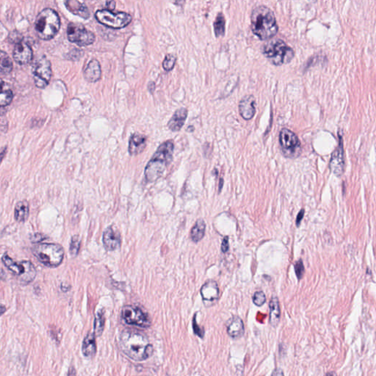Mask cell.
I'll list each match as a JSON object with an SVG mask.
<instances>
[{"mask_svg":"<svg viewBox=\"0 0 376 376\" xmlns=\"http://www.w3.org/2000/svg\"><path fill=\"white\" fill-rule=\"evenodd\" d=\"M119 345L122 351L135 361H144L153 354V346L146 337L140 333L124 331L121 334Z\"/></svg>","mask_w":376,"mask_h":376,"instance_id":"6da1fadb","label":"cell"},{"mask_svg":"<svg viewBox=\"0 0 376 376\" xmlns=\"http://www.w3.org/2000/svg\"><path fill=\"white\" fill-rule=\"evenodd\" d=\"M253 33L261 40L270 39L278 33L279 27L274 13L265 5H259L253 10L251 16Z\"/></svg>","mask_w":376,"mask_h":376,"instance_id":"7a4b0ae2","label":"cell"},{"mask_svg":"<svg viewBox=\"0 0 376 376\" xmlns=\"http://www.w3.org/2000/svg\"><path fill=\"white\" fill-rule=\"evenodd\" d=\"M174 145L172 141L162 143L145 166V178L148 182L159 179L173 159Z\"/></svg>","mask_w":376,"mask_h":376,"instance_id":"3957f363","label":"cell"},{"mask_svg":"<svg viewBox=\"0 0 376 376\" xmlns=\"http://www.w3.org/2000/svg\"><path fill=\"white\" fill-rule=\"evenodd\" d=\"M60 19L58 14L51 8H45L38 14L35 21L37 36L42 40L49 41L58 33Z\"/></svg>","mask_w":376,"mask_h":376,"instance_id":"277c9868","label":"cell"},{"mask_svg":"<svg viewBox=\"0 0 376 376\" xmlns=\"http://www.w3.org/2000/svg\"><path fill=\"white\" fill-rule=\"evenodd\" d=\"M264 55L275 66H282L289 63L293 58L294 50L283 40L273 39L266 42L262 47Z\"/></svg>","mask_w":376,"mask_h":376,"instance_id":"5b68a950","label":"cell"},{"mask_svg":"<svg viewBox=\"0 0 376 376\" xmlns=\"http://www.w3.org/2000/svg\"><path fill=\"white\" fill-rule=\"evenodd\" d=\"M33 253L39 262L49 268L58 267L64 259V250L56 243H40L33 248Z\"/></svg>","mask_w":376,"mask_h":376,"instance_id":"8992f818","label":"cell"},{"mask_svg":"<svg viewBox=\"0 0 376 376\" xmlns=\"http://www.w3.org/2000/svg\"><path fill=\"white\" fill-rule=\"evenodd\" d=\"M4 266L18 279L23 285L31 283L36 278L37 271L34 265L30 261L24 260L17 262L11 259L8 253H4L2 256Z\"/></svg>","mask_w":376,"mask_h":376,"instance_id":"52a82bcc","label":"cell"},{"mask_svg":"<svg viewBox=\"0 0 376 376\" xmlns=\"http://www.w3.org/2000/svg\"><path fill=\"white\" fill-rule=\"evenodd\" d=\"M95 17L100 24L113 29L124 28L132 21V17L126 13L114 14L106 9L96 11Z\"/></svg>","mask_w":376,"mask_h":376,"instance_id":"ba28073f","label":"cell"},{"mask_svg":"<svg viewBox=\"0 0 376 376\" xmlns=\"http://www.w3.org/2000/svg\"><path fill=\"white\" fill-rule=\"evenodd\" d=\"M68 39L80 47H86L93 44L96 39L95 35L88 30L83 24L70 23L68 26Z\"/></svg>","mask_w":376,"mask_h":376,"instance_id":"9c48e42d","label":"cell"},{"mask_svg":"<svg viewBox=\"0 0 376 376\" xmlns=\"http://www.w3.org/2000/svg\"><path fill=\"white\" fill-rule=\"evenodd\" d=\"M279 142L285 157L292 158L298 156L301 152V142L292 131L282 129L279 135Z\"/></svg>","mask_w":376,"mask_h":376,"instance_id":"30bf717a","label":"cell"},{"mask_svg":"<svg viewBox=\"0 0 376 376\" xmlns=\"http://www.w3.org/2000/svg\"><path fill=\"white\" fill-rule=\"evenodd\" d=\"M122 316L129 325H136L141 328H148L151 325L149 317L138 306L126 305L122 309Z\"/></svg>","mask_w":376,"mask_h":376,"instance_id":"8fae6325","label":"cell"},{"mask_svg":"<svg viewBox=\"0 0 376 376\" xmlns=\"http://www.w3.org/2000/svg\"><path fill=\"white\" fill-rule=\"evenodd\" d=\"M33 73L36 86L39 89H45L48 86L53 75L50 60H47L45 57L37 60L33 66Z\"/></svg>","mask_w":376,"mask_h":376,"instance_id":"7c38bea8","label":"cell"},{"mask_svg":"<svg viewBox=\"0 0 376 376\" xmlns=\"http://www.w3.org/2000/svg\"><path fill=\"white\" fill-rule=\"evenodd\" d=\"M201 298L203 303L207 307L214 306L220 297L218 285L214 280H209L204 284L201 288Z\"/></svg>","mask_w":376,"mask_h":376,"instance_id":"4fadbf2b","label":"cell"},{"mask_svg":"<svg viewBox=\"0 0 376 376\" xmlns=\"http://www.w3.org/2000/svg\"><path fill=\"white\" fill-rule=\"evenodd\" d=\"M330 169L337 177H340L345 170V158H344L343 145L340 142L339 145L334 150L331 155L329 163Z\"/></svg>","mask_w":376,"mask_h":376,"instance_id":"5bb4252c","label":"cell"},{"mask_svg":"<svg viewBox=\"0 0 376 376\" xmlns=\"http://www.w3.org/2000/svg\"><path fill=\"white\" fill-rule=\"evenodd\" d=\"M33 50L26 41L17 43L13 52V57L18 64L27 65L33 59Z\"/></svg>","mask_w":376,"mask_h":376,"instance_id":"9a60e30c","label":"cell"},{"mask_svg":"<svg viewBox=\"0 0 376 376\" xmlns=\"http://www.w3.org/2000/svg\"><path fill=\"white\" fill-rule=\"evenodd\" d=\"M256 99L253 95H246L239 102V112L245 120H250L256 113Z\"/></svg>","mask_w":376,"mask_h":376,"instance_id":"2e32d148","label":"cell"},{"mask_svg":"<svg viewBox=\"0 0 376 376\" xmlns=\"http://www.w3.org/2000/svg\"><path fill=\"white\" fill-rule=\"evenodd\" d=\"M102 242L106 250L109 251L116 250L120 246V234L115 232L112 227H109L104 232Z\"/></svg>","mask_w":376,"mask_h":376,"instance_id":"e0dca14e","label":"cell"},{"mask_svg":"<svg viewBox=\"0 0 376 376\" xmlns=\"http://www.w3.org/2000/svg\"><path fill=\"white\" fill-rule=\"evenodd\" d=\"M227 333L233 339H240L244 335L245 327L243 320L237 316L230 318L227 323Z\"/></svg>","mask_w":376,"mask_h":376,"instance_id":"ac0fdd59","label":"cell"},{"mask_svg":"<svg viewBox=\"0 0 376 376\" xmlns=\"http://www.w3.org/2000/svg\"><path fill=\"white\" fill-rule=\"evenodd\" d=\"M146 143V136L139 133L133 134L129 139V153L132 156L139 155L145 149Z\"/></svg>","mask_w":376,"mask_h":376,"instance_id":"d6986e66","label":"cell"},{"mask_svg":"<svg viewBox=\"0 0 376 376\" xmlns=\"http://www.w3.org/2000/svg\"><path fill=\"white\" fill-rule=\"evenodd\" d=\"M83 74H84L85 79L89 83H96L98 81L102 75L99 61L96 59L90 60L85 68Z\"/></svg>","mask_w":376,"mask_h":376,"instance_id":"ffe728a7","label":"cell"},{"mask_svg":"<svg viewBox=\"0 0 376 376\" xmlns=\"http://www.w3.org/2000/svg\"><path fill=\"white\" fill-rule=\"evenodd\" d=\"M187 109L184 107H181L177 109L172 118L170 119L168 123V126L173 132L179 131L184 125L186 119L187 117Z\"/></svg>","mask_w":376,"mask_h":376,"instance_id":"44dd1931","label":"cell"},{"mask_svg":"<svg viewBox=\"0 0 376 376\" xmlns=\"http://www.w3.org/2000/svg\"><path fill=\"white\" fill-rule=\"evenodd\" d=\"M65 5H66V8L75 15L79 16V17L86 18V19L90 17V12L84 3H82L79 1H75V0H69V1L65 2Z\"/></svg>","mask_w":376,"mask_h":376,"instance_id":"7402d4cb","label":"cell"},{"mask_svg":"<svg viewBox=\"0 0 376 376\" xmlns=\"http://www.w3.org/2000/svg\"><path fill=\"white\" fill-rule=\"evenodd\" d=\"M82 351H83V355L88 358H92L96 355V343L95 334L89 333L86 336L83 342Z\"/></svg>","mask_w":376,"mask_h":376,"instance_id":"603a6c76","label":"cell"},{"mask_svg":"<svg viewBox=\"0 0 376 376\" xmlns=\"http://www.w3.org/2000/svg\"><path fill=\"white\" fill-rule=\"evenodd\" d=\"M270 308V323L271 326L276 327L280 321L281 310L279 299L274 296L270 300L269 304Z\"/></svg>","mask_w":376,"mask_h":376,"instance_id":"cb8c5ba5","label":"cell"},{"mask_svg":"<svg viewBox=\"0 0 376 376\" xmlns=\"http://www.w3.org/2000/svg\"><path fill=\"white\" fill-rule=\"evenodd\" d=\"M30 213V207L29 203L26 200L18 201L15 207L14 211V217L18 222H24L27 220Z\"/></svg>","mask_w":376,"mask_h":376,"instance_id":"d4e9b609","label":"cell"},{"mask_svg":"<svg viewBox=\"0 0 376 376\" xmlns=\"http://www.w3.org/2000/svg\"><path fill=\"white\" fill-rule=\"evenodd\" d=\"M206 223L203 219H198L191 231V238L194 243H198L205 235Z\"/></svg>","mask_w":376,"mask_h":376,"instance_id":"484cf974","label":"cell"},{"mask_svg":"<svg viewBox=\"0 0 376 376\" xmlns=\"http://www.w3.org/2000/svg\"><path fill=\"white\" fill-rule=\"evenodd\" d=\"M226 30V19L222 13H219L214 21V31L216 37L224 36Z\"/></svg>","mask_w":376,"mask_h":376,"instance_id":"4316f807","label":"cell"},{"mask_svg":"<svg viewBox=\"0 0 376 376\" xmlns=\"http://www.w3.org/2000/svg\"><path fill=\"white\" fill-rule=\"evenodd\" d=\"M13 63L11 57L5 53L1 52L0 54V70L2 73H8L12 71Z\"/></svg>","mask_w":376,"mask_h":376,"instance_id":"83f0119b","label":"cell"},{"mask_svg":"<svg viewBox=\"0 0 376 376\" xmlns=\"http://www.w3.org/2000/svg\"><path fill=\"white\" fill-rule=\"evenodd\" d=\"M2 91H1V96H0V105L2 107H4L8 106V105L11 103L12 102L13 98H14V94H13V91L9 89H5L4 87V82L2 80Z\"/></svg>","mask_w":376,"mask_h":376,"instance_id":"f1b7e54d","label":"cell"},{"mask_svg":"<svg viewBox=\"0 0 376 376\" xmlns=\"http://www.w3.org/2000/svg\"><path fill=\"white\" fill-rule=\"evenodd\" d=\"M81 246V239L78 235H73L71 239L69 253L72 256H77Z\"/></svg>","mask_w":376,"mask_h":376,"instance_id":"f546056e","label":"cell"},{"mask_svg":"<svg viewBox=\"0 0 376 376\" xmlns=\"http://www.w3.org/2000/svg\"><path fill=\"white\" fill-rule=\"evenodd\" d=\"M105 319L104 317V314L102 312H99L96 315V319L94 321L95 334L97 336L101 335L104 328H105Z\"/></svg>","mask_w":376,"mask_h":376,"instance_id":"4dcf8cb0","label":"cell"},{"mask_svg":"<svg viewBox=\"0 0 376 376\" xmlns=\"http://www.w3.org/2000/svg\"><path fill=\"white\" fill-rule=\"evenodd\" d=\"M176 62H177L176 56L172 54H168L165 56V59H164L163 63H162V67L167 72H170V71L174 69Z\"/></svg>","mask_w":376,"mask_h":376,"instance_id":"1f68e13d","label":"cell"},{"mask_svg":"<svg viewBox=\"0 0 376 376\" xmlns=\"http://www.w3.org/2000/svg\"><path fill=\"white\" fill-rule=\"evenodd\" d=\"M253 302L256 306H262L266 302V294L262 291H258L253 294Z\"/></svg>","mask_w":376,"mask_h":376,"instance_id":"d6a6232c","label":"cell"},{"mask_svg":"<svg viewBox=\"0 0 376 376\" xmlns=\"http://www.w3.org/2000/svg\"><path fill=\"white\" fill-rule=\"evenodd\" d=\"M304 271V266L303 262H302V259H300L298 262H295V274H296L298 280H301L302 279Z\"/></svg>","mask_w":376,"mask_h":376,"instance_id":"836d02e7","label":"cell"},{"mask_svg":"<svg viewBox=\"0 0 376 376\" xmlns=\"http://www.w3.org/2000/svg\"><path fill=\"white\" fill-rule=\"evenodd\" d=\"M193 327H194V333L198 337L203 338L204 335V330L200 329L199 327L197 325V321H196V315L194 317V321H193Z\"/></svg>","mask_w":376,"mask_h":376,"instance_id":"e575fe53","label":"cell"},{"mask_svg":"<svg viewBox=\"0 0 376 376\" xmlns=\"http://www.w3.org/2000/svg\"><path fill=\"white\" fill-rule=\"evenodd\" d=\"M230 249V243H229V237H225L222 241L221 251L223 253H227Z\"/></svg>","mask_w":376,"mask_h":376,"instance_id":"d590c367","label":"cell"},{"mask_svg":"<svg viewBox=\"0 0 376 376\" xmlns=\"http://www.w3.org/2000/svg\"><path fill=\"white\" fill-rule=\"evenodd\" d=\"M304 210H302L299 212V213H298L296 218L297 227H299L300 224L302 223V219H303L304 216Z\"/></svg>","mask_w":376,"mask_h":376,"instance_id":"8d00e7d4","label":"cell"},{"mask_svg":"<svg viewBox=\"0 0 376 376\" xmlns=\"http://www.w3.org/2000/svg\"><path fill=\"white\" fill-rule=\"evenodd\" d=\"M106 5L108 10L110 11L114 10L115 8H116V2H114V1H108V2H106Z\"/></svg>","mask_w":376,"mask_h":376,"instance_id":"74e56055","label":"cell"},{"mask_svg":"<svg viewBox=\"0 0 376 376\" xmlns=\"http://www.w3.org/2000/svg\"><path fill=\"white\" fill-rule=\"evenodd\" d=\"M271 376H285V375H284L282 370H281V369H276L273 371V373H272Z\"/></svg>","mask_w":376,"mask_h":376,"instance_id":"f35d334b","label":"cell"},{"mask_svg":"<svg viewBox=\"0 0 376 376\" xmlns=\"http://www.w3.org/2000/svg\"><path fill=\"white\" fill-rule=\"evenodd\" d=\"M223 179H220V184H219V192H220V191H221L222 187H223Z\"/></svg>","mask_w":376,"mask_h":376,"instance_id":"ab89813d","label":"cell"},{"mask_svg":"<svg viewBox=\"0 0 376 376\" xmlns=\"http://www.w3.org/2000/svg\"><path fill=\"white\" fill-rule=\"evenodd\" d=\"M327 376H337V375H336V373H334V372H331V373H328V374H327Z\"/></svg>","mask_w":376,"mask_h":376,"instance_id":"60d3db41","label":"cell"}]
</instances>
